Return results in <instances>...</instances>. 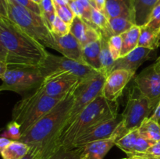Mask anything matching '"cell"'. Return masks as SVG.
I'll return each mask as SVG.
<instances>
[{"label":"cell","instance_id":"1","mask_svg":"<svg viewBox=\"0 0 160 159\" xmlns=\"http://www.w3.org/2000/svg\"><path fill=\"white\" fill-rule=\"evenodd\" d=\"M118 101L106 99L102 95L97 97L79 115L70 126L55 136L42 148L41 159H47L60 148L72 147L78 137L95 125L110 119L118 115Z\"/></svg>","mask_w":160,"mask_h":159},{"label":"cell","instance_id":"2","mask_svg":"<svg viewBox=\"0 0 160 159\" xmlns=\"http://www.w3.org/2000/svg\"><path fill=\"white\" fill-rule=\"evenodd\" d=\"M0 36L10 65L40 68L48 52L42 44L31 37L8 18H0Z\"/></svg>","mask_w":160,"mask_h":159},{"label":"cell","instance_id":"3","mask_svg":"<svg viewBox=\"0 0 160 159\" xmlns=\"http://www.w3.org/2000/svg\"><path fill=\"white\" fill-rule=\"evenodd\" d=\"M78 84L73 87L63 99L50 112L44 115L26 132L22 134L19 141L23 142L30 147L41 145L42 148L48 144L65 123L73 104L75 90Z\"/></svg>","mask_w":160,"mask_h":159},{"label":"cell","instance_id":"4","mask_svg":"<svg viewBox=\"0 0 160 159\" xmlns=\"http://www.w3.org/2000/svg\"><path fill=\"white\" fill-rule=\"evenodd\" d=\"M67 94L51 97L44 93L41 87H38L32 94L15 104L12 109V120L20 125L21 132L23 134L60 102Z\"/></svg>","mask_w":160,"mask_h":159},{"label":"cell","instance_id":"5","mask_svg":"<svg viewBox=\"0 0 160 159\" xmlns=\"http://www.w3.org/2000/svg\"><path fill=\"white\" fill-rule=\"evenodd\" d=\"M7 18L45 47L55 49L54 34L42 16L20 6L15 0H7Z\"/></svg>","mask_w":160,"mask_h":159},{"label":"cell","instance_id":"6","mask_svg":"<svg viewBox=\"0 0 160 159\" xmlns=\"http://www.w3.org/2000/svg\"><path fill=\"white\" fill-rule=\"evenodd\" d=\"M155 109L156 107L151 101L139 91L138 95L130 97L124 110L121 113V123L117 128L112 137L118 140L130 131L138 129L145 118L150 117Z\"/></svg>","mask_w":160,"mask_h":159},{"label":"cell","instance_id":"7","mask_svg":"<svg viewBox=\"0 0 160 159\" xmlns=\"http://www.w3.org/2000/svg\"><path fill=\"white\" fill-rule=\"evenodd\" d=\"M44 79L38 67L8 65L0 89L23 94L40 87Z\"/></svg>","mask_w":160,"mask_h":159},{"label":"cell","instance_id":"8","mask_svg":"<svg viewBox=\"0 0 160 159\" xmlns=\"http://www.w3.org/2000/svg\"><path fill=\"white\" fill-rule=\"evenodd\" d=\"M106 76L99 73L95 77L88 80L80 83L75 90V98L72 108L69 112L65 123L56 133L67 129L74 121L78 115L98 96L102 94L103 85Z\"/></svg>","mask_w":160,"mask_h":159},{"label":"cell","instance_id":"9","mask_svg":"<svg viewBox=\"0 0 160 159\" xmlns=\"http://www.w3.org/2000/svg\"><path fill=\"white\" fill-rule=\"evenodd\" d=\"M40 70L44 78L54 73H69L78 76L82 82L92 79L99 73V72L86 64L63 55L57 56L51 53H48Z\"/></svg>","mask_w":160,"mask_h":159},{"label":"cell","instance_id":"10","mask_svg":"<svg viewBox=\"0 0 160 159\" xmlns=\"http://www.w3.org/2000/svg\"><path fill=\"white\" fill-rule=\"evenodd\" d=\"M134 82L135 88L156 108L160 101V73L155 70L153 64L144 69Z\"/></svg>","mask_w":160,"mask_h":159},{"label":"cell","instance_id":"11","mask_svg":"<svg viewBox=\"0 0 160 159\" xmlns=\"http://www.w3.org/2000/svg\"><path fill=\"white\" fill-rule=\"evenodd\" d=\"M121 121L122 114L118 113L113 118L95 125L78 137L73 143L72 147H82L92 142L110 138Z\"/></svg>","mask_w":160,"mask_h":159},{"label":"cell","instance_id":"12","mask_svg":"<svg viewBox=\"0 0 160 159\" xmlns=\"http://www.w3.org/2000/svg\"><path fill=\"white\" fill-rule=\"evenodd\" d=\"M82 81L69 73H58L49 75L44 79L40 86L43 92L51 97L64 95Z\"/></svg>","mask_w":160,"mask_h":159},{"label":"cell","instance_id":"13","mask_svg":"<svg viewBox=\"0 0 160 159\" xmlns=\"http://www.w3.org/2000/svg\"><path fill=\"white\" fill-rule=\"evenodd\" d=\"M134 74L133 72L122 69L113 70L105 80L102 95L109 101H118Z\"/></svg>","mask_w":160,"mask_h":159},{"label":"cell","instance_id":"14","mask_svg":"<svg viewBox=\"0 0 160 159\" xmlns=\"http://www.w3.org/2000/svg\"><path fill=\"white\" fill-rule=\"evenodd\" d=\"M155 142L143 138L138 129H134L125 134L116 142V146L125 152L128 157L143 154L152 146Z\"/></svg>","mask_w":160,"mask_h":159},{"label":"cell","instance_id":"15","mask_svg":"<svg viewBox=\"0 0 160 159\" xmlns=\"http://www.w3.org/2000/svg\"><path fill=\"white\" fill-rule=\"evenodd\" d=\"M54 38L56 41L55 50L59 51L65 57L85 64L82 55L83 47L81 46L79 41L70 32L61 37L54 34Z\"/></svg>","mask_w":160,"mask_h":159},{"label":"cell","instance_id":"16","mask_svg":"<svg viewBox=\"0 0 160 159\" xmlns=\"http://www.w3.org/2000/svg\"><path fill=\"white\" fill-rule=\"evenodd\" d=\"M152 50L144 47H137L123 57L119 58L116 60L113 70H127L135 73L142 64L151 57Z\"/></svg>","mask_w":160,"mask_h":159},{"label":"cell","instance_id":"17","mask_svg":"<svg viewBox=\"0 0 160 159\" xmlns=\"http://www.w3.org/2000/svg\"><path fill=\"white\" fill-rule=\"evenodd\" d=\"M70 32L79 41L82 47L101 38V34L96 28L77 16L70 24Z\"/></svg>","mask_w":160,"mask_h":159},{"label":"cell","instance_id":"18","mask_svg":"<svg viewBox=\"0 0 160 159\" xmlns=\"http://www.w3.org/2000/svg\"><path fill=\"white\" fill-rule=\"evenodd\" d=\"M115 137L97 140L88 143L84 147V151L80 159H103L109 150L116 145Z\"/></svg>","mask_w":160,"mask_h":159},{"label":"cell","instance_id":"19","mask_svg":"<svg viewBox=\"0 0 160 159\" xmlns=\"http://www.w3.org/2000/svg\"><path fill=\"white\" fill-rule=\"evenodd\" d=\"M159 0H133V22L139 26L148 22L153 9Z\"/></svg>","mask_w":160,"mask_h":159},{"label":"cell","instance_id":"20","mask_svg":"<svg viewBox=\"0 0 160 159\" xmlns=\"http://www.w3.org/2000/svg\"><path fill=\"white\" fill-rule=\"evenodd\" d=\"M106 16L108 19L127 17L133 21V0H106Z\"/></svg>","mask_w":160,"mask_h":159},{"label":"cell","instance_id":"21","mask_svg":"<svg viewBox=\"0 0 160 159\" xmlns=\"http://www.w3.org/2000/svg\"><path fill=\"white\" fill-rule=\"evenodd\" d=\"M100 53H101V40L100 39L90 44H88L82 48V55L84 63L101 73Z\"/></svg>","mask_w":160,"mask_h":159},{"label":"cell","instance_id":"22","mask_svg":"<svg viewBox=\"0 0 160 159\" xmlns=\"http://www.w3.org/2000/svg\"><path fill=\"white\" fill-rule=\"evenodd\" d=\"M154 50L160 47V30H155L144 25L141 26L138 46Z\"/></svg>","mask_w":160,"mask_h":159},{"label":"cell","instance_id":"23","mask_svg":"<svg viewBox=\"0 0 160 159\" xmlns=\"http://www.w3.org/2000/svg\"><path fill=\"white\" fill-rule=\"evenodd\" d=\"M140 32L141 26L134 24L130 29L121 34L122 50L120 57L125 56L138 46Z\"/></svg>","mask_w":160,"mask_h":159},{"label":"cell","instance_id":"24","mask_svg":"<svg viewBox=\"0 0 160 159\" xmlns=\"http://www.w3.org/2000/svg\"><path fill=\"white\" fill-rule=\"evenodd\" d=\"M101 53H100V61H101V73L107 77L112 72L114 64L116 61L112 58L111 51L109 50V39L101 36Z\"/></svg>","mask_w":160,"mask_h":159},{"label":"cell","instance_id":"25","mask_svg":"<svg viewBox=\"0 0 160 159\" xmlns=\"http://www.w3.org/2000/svg\"><path fill=\"white\" fill-rule=\"evenodd\" d=\"M140 135L143 138L153 142L160 140V124L151 117L145 118L138 127Z\"/></svg>","mask_w":160,"mask_h":159},{"label":"cell","instance_id":"26","mask_svg":"<svg viewBox=\"0 0 160 159\" xmlns=\"http://www.w3.org/2000/svg\"><path fill=\"white\" fill-rule=\"evenodd\" d=\"M31 147L19 140H12L1 152L2 159H22L29 151Z\"/></svg>","mask_w":160,"mask_h":159},{"label":"cell","instance_id":"27","mask_svg":"<svg viewBox=\"0 0 160 159\" xmlns=\"http://www.w3.org/2000/svg\"><path fill=\"white\" fill-rule=\"evenodd\" d=\"M134 25L133 21L127 17H118L109 19L108 38L112 36L121 35L123 33Z\"/></svg>","mask_w":160,"mask_h":159},{"label":"cell","instance_id":"28","mask_svg":"<svg viewBox=\"0 0 160 159\" xmlns=\"http://www.w3.org/2000/svg\"><path fill=\"white\" fill-rule=\"evenodd\" d=\"M39 6L42 10V17L46 23L47 26L51 30L52 23L56 17L53 0H42Z\"/></svg>","mask_w":160,"mask_h":159},{"label":"cell","instance_id":"29","mask_svg":"<svg viewBox=\"0 0 160 159\" xmlns=\"http://www.w3.org/2000/svg\"><path fill=\"white\" fill-rule=\"evenodd\" d=\"M83 151L84 147L70 148L62 147L47 159H80Z\"/></svg>","mask_w":160,"mask_h":159},{"label":"cell","instance_id":"30","mask_svg":"<svg viewBox=\"0 0 160 159\" xmlns=\"http://www.w3.org/2000/svg\"><path fill=\"white\" fill-rule=\"evenodd\" d=\"M21 126L13 120L8 123L6 130L1 134L2 137H5L11 140H19L21 138Z\"/></svg>","mask_w":160,"mask_h":159},{"label":"cell","instance_id":"31","mask_svg":"<svg viewBox=\"0 0 160 159\" xmlns=\"http://www.w3.org/2000/svg\"><path fill=\"white\" fill-rule=\"evenodd\" d=\"M55 9H56V16L59 17L62 20H63L65 23H67V24L70 25L73 22V19L76 17L75 14L73 13V11L71 10V9L70 8V6L68 5H66V6H60V5H58L54 3Z\"/></svg>","mask_w":160,"mask_h":159},{"label":"cell","instance_id":"32","mask_svg":"<svg viewBox=\"0 0 160 159\" xmlns=\"http://www.w3.org/2000/svg\"><path fill=\"white\" fill-rule=\"evenodd\" d=\"M51 31L53 34L57 36H64L69 34L70 31V25L61 20L58 16H56L54 21L52 23Z\"/></svg>","mask_w":160,"mask_h":159},{"label":"cell","instance_id":"33","mask_svg":"<svg viewBox=\"0 0 160 159\" xmlns=\"http://www.w3.org/2000/svg\"><path fill=\"white\" fill-rule=\"evenodd\" d=\"M109 50L111 51L114 60H117L120 57L122 50V37L121 35L112 36L108 40Z\"/></svg>","mask_w":160,"mask_h":159},{"label":"cell","instance_id":"34","mask_svg":"<svg viewBox=\"0 0 160 159\" xmlns=\"http://www.w3.org/2000/svg\"><path fill=\"white\" fill-rule=\"evenodd\" d=\"M145 25L152 29L160 30V2H158L153 9L149 20Z\"/></svg>","mask_w":160,"mask_h":159},{"label":"cell","instance_id":"35","mask_svg":"<svg viewBox=\"0 0 160 159\" xmlns=\"http://www.w3.org/2000/svg\"><path fill=\"white\" fill-rule=\"evenodd\" d=\"M15 1L18 4H20V6H23V7L27 8L29 10L42 16V10H41L40 6L37 3L34 2L32 0H15Z\"/></svg>","mask_w":160,"mask_h":159},{"label":"cell","instance_id":"36","mask_svg":"<svg viewBox=\"0 0 160 159\" xmlns=\"http://www.w3.org/2000/svg\"><path fill=\"white\" fill-rule=\"evenodd\" d=\"M41 152H42V146L34 145L31 147L28 154L22 159H41Z\"/></svg>","mask_w":160,"mask_h":159},{"label":"cell","instance_id":"37","mask_svg":"<svg viewBox=\"0 0 160 159\" xmlns=\"http://www.w3.org/2000/svg\"><path fill=\"white\" fill-rule=\"evenodd\" d=\"M144 154H147V155L150 156L155 159H160V140L156 142Z\"/></svg>","mask_w":160,"mask_h":159},{"label":"cell","instance_id":"38","mask_svg":"<svg viewBox=\"0 0 160 159\" xmlns=\"http://www.w3.org/2000/svg\"><path fill=\"white\" fill-rule=\"evenodd\" d=\"M92 6L106 15V0H92Z\"/></svg>","mask_w":160,"mask_h":159},{"label":"cell","instance_id":"39","mask_svg":"<svg viewBox=\"0 0 160 159\" xmlns=\"http://www.w3.org/2000/svg\"><path fill=\"white\" fill-rule=\"evenodd\" d=\"M7 0H0V18H7Z\"/></svg>","mask_w":160,"mask_h":159},{"label":"cell","instance_id":"40","mask_svg":"<svg viewBox=\"0 0 160 159\" xmlns=\"http://www.w3.org/2000/svg\"><path fill=\"white\" fill-rule=\"evenodd\" d=\"M6 57H7V52H6V50L2 43L1 36H0V61L6 62Z\"/></svg>","mask_w":160,"mask_h":159},{"label":"cell","instance_id":"41","mask_svg":"<svg viewBox=\"0 0 160 159\" xmlns=\"http://www.w3.org/2000/svg\"><path fill=\"white\" fill-rule=\"evenodd\" d=\"M150 117L160 124V101L159 104H158L157 106H156L154 112H153L152 115Z\"/></svg>","mask_w":160,"mask_h":159},{"label":"cell","instance_id":"42","mask_svg":"<svg viewBox=\"0 0 160 159\" xmlns=\"http://www.w3.org/2000/svg\"><path fill=\"white\" fill-rule=\"evenodd\" d=\"M12 140H9V139L5 138V137H0V154H1L2 151L11 143Z\"/></svg>","mask_w":160,"mask_h":159},{"label":"cell","instance_id":"43","mask_svg":"<svg viewBox=\"0 0 160 159\" xmlns=\"http://www.w3.org/2000/svg\"><path fill=\"white\" fill-rule=\"evenodd\" d=\"M122 159H155L153 157H150V156L147 155L145 154H136V155H132L130 156V157H126V158H122Z\"/></svg>","mask_w":160,"mask_h":159},{"label":"cell","instance_id":"44","mask_svg":"<svg viewBox=\"0 0 160 159\" xmlns=\"http://www.w3.org/2000/svg\"><path fill=\"white\" fill-rule=\"evenodd\" d=\"M8 68V64L6 62H3V61H0V79H2L4 76L5 73H6V70Z\"/></svg>","mask_w":160,"mask_h":159},{"label":"cell","instance_id":"45","mask_svg":"<svg viewBox=\"0 0 160 159\" xmlns=\"http://www.w3.org/2000/svg\"><path fill=\"white\" fill-rule=\"evenodd\" d=\"M153 66H154L155 70H156V71L160 73V56L156 59V62L153 63Z\"/></svg>","mask_w":160,"mask_h":159},{"label":"cell","instance_id":"46","mask_svg":"<svg viewBox=\"0 0 160 159\" xmlns=\"http://www.w3.org/2000/svg\"><path fill=\"white\" fill-rule=\"evenodd\" d=\"M53 2L56 3V4L60 5V6H66V5H68L67 2L64 0H53Z\"/></svg>","mask_w":160,"mask_h":159},{"label":"cell","instance_id":"47","mask_svg":"<svg viewBox=\"0 0 160 159\" xmlns=\"http://www.w3.org/2000/svg\"><path fill=\"white\" fill-rule=\"evenodd\" d=\"M33 2H35V3H37V4H38V5H40V3L42 2V0H32Z\"/></svg>","mask_w":160,"mask_h":159},{"label":"cell","instance_id":"48","mask_svg":"<svg viewBox=\"0 0 160 159\" xmlns=\"http://www.w3.org/2000/svg\"><path fill=\"white\" fill-rule=\"evenodd\" d=\"M92 0H91V3H92Z\"/></svg>","mask_w":160,"mask_h":159},{"label":"cell","instance_id":"49","mask_svg":"<svg viewBox=\"0 0 160 159\" xmlns=\"http://www.w3.org/2000/svg\"><path fill=\"white\" fill-rule=\"evenodd\" d=\"M159 2H160V0H159Z\"/></svg>","mask_w":160,"mask_h":159},{"label":"cell","instance_id":"50","mask_svg":"<svg viewBox=\"0 0 160 159\" xmlns=\"http://www.w3.org/2000/svg\"><path fill=\"white\" fill-rule=\"evenodd\" d=\"M0 91H1V89H0Z\"/></svg>","mask_w":160,"mask_h":159}]
</instances>
